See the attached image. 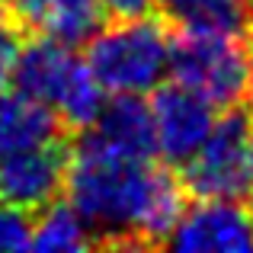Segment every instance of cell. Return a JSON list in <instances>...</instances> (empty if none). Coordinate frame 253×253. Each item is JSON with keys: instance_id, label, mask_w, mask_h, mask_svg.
I'll return each instance as SVG.
<instances>
[{"instance_id": "13", "label": "cell", "mask_w": 253, "mask_h": 253, "mask_svg": "<svg viewBox=\"0 0 253 253\" xmlns=\"http://www.w3.org/2000/svg\"><path fill=\"white\" fill-rule=\"evenodd\" d=\"M93 247L90 228L84 224L81 211L68 199H55L39 211L32 221V250H86Z\"/></svg>"}, {"instance_id": "6", "label": "cell", "mask_w": 253, "mask_h": 253, "mask_svg": "<svg viewBox=\"0 0 253 253\" xmlns=\"http://www.w3.org/2000/svg\"><path fill=\"white\" fill-rule=\"evenodd\" d=\"M71 167V138L36 144L0 157V205L39 215L64 196Z\"/></svg>"}, {"instance_id": "20", "label": "cell", "mask_w": 253, "mask_h": 253, "mask_svg": "<svg viewBox=\"0 0 253 253\" xmlns=\"http://www.w3.org/2000/svg\"><path fill=\"white\" fill-rule=\"evenodd\" d=\"M250 42H253V0H250Z\"/></svg>"}, {"instance_id": "7", "label": "cell", "mask_w": 253, "mask_h": 253, "mask_svg": "<svg viewBox=\"0 0 253 253\" xmlns=\"http://www.w3.org/2000/svg\"><path fill=\"white\" fill-rule=\"evenodd\" d=\"M151 112H154L157 157L170 167H183L205 144L218 122V106L176 81L167 86L161 84L154 90Z\"/></svg>"}, {"instance_id": "5", "label": "cell", "mask_w": 253, "mask_h": 253, "mask_svg": "<svg viewBox=\"0 0 253 253\" xmlns=\"http://www.w3.org/2000/svg\"><path fill=\"white\" fill-rule=\"evenodd\" d=\"M253 173V119L247 109H224L205 144L179 167L196 199H247Z\"/></svg>"}, {"instance_id": "4", "label": "cell", "mask_w": 253, "mask_h": 253, "mask_svg": "<svg viewBox=\"0 0 253 253\" xmlns=\"http://www.w3.org/2000/svg\"><path fill=\"white\" fill-rule=\"evenodd\" d=\"M170 77L202 93L218 109H234L253 84V42L221 32H173Z\"/></svg>"}, {"instance_id": "10", "label": "cell", "mask_w": 253, "mask_h": 253, "mask_svg": "<svg viewBox=\"0 0 253 253\" xmlns=\"http://www.w3.org/2000/svg\"><path fill=\"white\" fill-rule=\"evenodd\" d=\"M6 10L26 36L55 39L64 45H86L106 23L99 0H6Z\"/></svg>"}, {"instance_id": "14", "label": "cell", "mask_w": 253, "mask_h": 253, "mask_svg": "<svg viewBox=\"0 0 253 253\" xmlns=\"http://www.w3.org/2000/svg\"><path fill=\"white\" fill-rule=\"evenodd\" d=\"M32 250V215L0 205V253Z\"/></svg>"}, {"instance_id": "3", "label": "cell", "mask_w": 253, "mask_h": 253, "mask_svg": "<svg viewBox=\"0 0 253 253\" xmlns=\"http://www.w3.org/2000/svg\"><path fill=\"white\" fill-rule=\"evenodd\" d=\"M13 84L26 96L48 106L71 135L90 128L106 103V90L93 77L86 58L77 55L74 45L42 36H26Z\"/></svg>"}, {"instance_id": "18", "label": "cell", "mask_w": 253, "mask_h": 253, "mask_svg": "<svg viewBox=\"0 0 253 253\" xmlns=\"http://www.w3.org/2000/svg\"><path fill=\"white\" fill-rule=\"evenodd\" d=\"M247 112H250V119H253V84H250V93H247Z\"/></svg>"}, {"instance_id": "2", "label": "cell", "mask_w": 253, "mask_h": 253, "mask_svg": "<svg viewBox=\"0 0 253 253\" xmlns=\"http://www.w3.org/2000/svg\"><path fill=\"white\" fill-rule=\"evenodd\" d=\"M173 29L157 13L103 23L86 42V64L106 93H154L170 74Z\"/></svg>"}, {"instance_id": "16", "label": "cell", "mask_w": 253, "mask_h": 253, "mask_svg": "<svg viewBox=\"0 0 253 253\" xmlns=\"http://www.w3.org/2000/svg\"><path fill=\"white\" fill-rule=\"evenodd\" d=\"M106 10V16L125 19V16H144L157 6V0H99Z\"/></svg>"}, {"instance_id": "8", "label": "cell", "mask_w": 253, "mask_h": 253, "mask_svg": "<svg viewBox=\"0 0 253 253\" xmlns=\"http://www.w3.org/2000/svg\"><path fill=\"white\" fill-rule=\"evenodd\" d=\"M164 247L179 253L253 250V209L241 199H196L186 202Z\"/></svg>"}, {"instance_id": "15", "label": "cell", "mask_w": 253, "mask_h": 253, "mask_svg": "<svg viewBox=\"0 0 253 253\" xmlns=\"http://www.w3.org/2000/svg\"><path fill=\"white\" fill-rule=\"evenodd\" d=\"M23 42H26V32L16 26V19L13 16L0 19V90L13 84V71H16Z\"/></svg>"}, {"instance_id": "12", "label": "cell", "mask_w": 253, "mask_h": 253, "mask_svg": "<svg viewBox=\"0 0 253 253\" xmlns=\"http://www.w3.org/2000/svg\"><path fill=\"white\" fill-rule=\"evenodd\" d=\"M173 29L221 32L250 39V0H157L154 6Z\"/></svg>"}, {"instance_id": "17", "label": "cell", "mask_w": 253, "mask_h": 253, "mask_svg": "<svg viewBox=\"0 0 253 253\" xmlns=\"http://www.w3.org/2000/svg\"><path fill=\"white\" fill-rule=\"evenodd\" d=\"M244 202H247L250 209H253V173H250V189H247V199H244Z\"/></svg>"}, {"instance_id": "9", "label": "cell", "mask_w": 253, "mask_h": 253, "mask_svg": "<svg viewBox=\"0 0 253 253\" xmlns=\"http://www.w3.org/2000/svg\"><path fill=\"white\" fill-rule=\"evenodd\" d=\"M77 141L93 151H103L125 161H154L157 135H154V112L151 103L138 93H112L99 109L90 128L77 131Z\"/></svg>"}, {"instance_id": "11", "label": "cell", "mask_w": 253, "mask_h": 253, "mask_svg": "<svg viewBox=\"0 0 253 253\" xmlns=\"http://www.w3.org/2000/svg\"><path fill=\"white\" fill-rule=\"evenodd\" d=\"M58 138H71V131L48 106L26 96L23 90L6 93V86L0 90V157Z\"/></svg>"}, {"instance_id": "1", "label": "cell", "mask_w": 253, "mask_h": 253, "mask_svg": "<svg viewBox=\"0 0 253 253\" xmlns=\"http://www.w3.org/2000/svg\"><path fill=\"white\" fill-rule=\"evenodd\" d=\"M64 199L81 211L93 247L151 250L167 244L189 192L183 176L157 157L125 161L71 138Z\"/></svg>"}, {"instance_id": "19", "label": "cell", "mask_w": 253, "mask_h": 253, "mask_svg": "<svg viewBox=\"0 0 253 253\" xmlns=\"http://www.w3.org/2000/svg\"><path fill=\"white\" fill-rule=\"evenodd\" d=\"M10 16V10H6V0H0V19H6Z\"/></svg>"}]
</instances>
